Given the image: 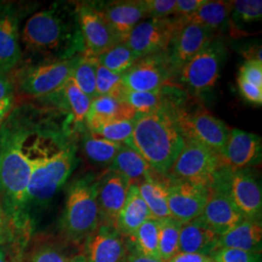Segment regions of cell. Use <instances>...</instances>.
<instances>
[{
	"instance_id": "obj_1",
	"label": "cell",
	"mask_w": 262,
	"mask_h": 262,
	"mask_svg": "<svg viewBox=\"0 0 262 262\" xmlns=\"http://www.w3.org/2000/svg\"><path fill=\"white\" fill-rule=\"evenodd\" d=\"M38 115L28 142L32 174L26 197L25 213L32 229L40 211L47 208L78 164L77 147L63 127Z\"/></svg>"
},
{
	"instance_id": "obj_2",
	"label": "cell",
	"mask_w": 262,
	"mask_h": 262,
	"mask_svg": "<svg viewBox=\"0 0 262 262\" xmlns=\"http://www.w3.org/2000/svg\"><path fill=\"white\" fill-rule=\"evenodd\" d=\"M39 110L20 105L13 108L0 126V203L12 227L30 231L25 204L32 174L29 138L37 122Z\"/></svg>"
},
{
	"instance_id": "obj_3",
	"label": "cell",
	"mask_w": 262,
	"mask_h": 262,
	"mask_svg": "<svg viewBox=\"0 0 262 262\" xmlns=\"http://www.w3.org/2000/svg\"><path fill=\"white\" fill-rule=\"evenodd\" d=\"M20 46L29 64L66 60L84 53L77 4L55 2L20 25Z\"/></svg>"
},
{
	"instance_id": "obj_4",
	"label": "cell",
	"mask_w": 262,
	"mask_h": 262,
	"mask_svg": "<svg viewBox=\"0 0 262 262\" xmlns=\"http://www.w3.org/2000/svg\"><path fill=\"white\" fill-rule=\"evenodd\" d=\"M176 110L178 109L137 114L132 135L124 144L138 152L161 175L168 173L185 144Z\"/></svg>"
},
{
	"instance_id": "obj_5",
	"label": "cell",
	"mask_w": 262,
	"mask_h": 262,
	"mask_svg": "<svg viewBox=\"0 0 262 262\" xmlns=\"http://www.w3.org/2000/svg\"><path fill=\"white\" fill-rule=\"evenodd\" d=\"M97 185L96 176L85 174L75 179L67 188L60 227L71 242H84L100 225Z\"/></svg>"
},
{
	"instance_id": "obj_6",
	"label": "cell",
	"mask_w": 262,
	"mask_h": 262,
	"mask_svg": "<svg viewBox=\"0 0 262 262\" xmlns=\"http://www.w3.org/2000/svg\"><path fill=\"white\" fill-rule=\"evenodd\" d=\"M225 42L219 35L178 71L179 81L192 94H201L215 88L226 58Z\"/></svg>"
},
{
	"instance_id": "obj_7",
	"label": "cell",
	"mask_w": 262,
	"mask_h": 262,
	"mask_svg": "<svg viewBox=\"0 0 262 262\" xmlns=\"http://www.w3.org/2000/svg\"><path fill=\"white\" fill-rule=\"evenodd\" d=\"M28 64L18 73V88L23 94L43 98L60 90L72 77L80 57Z\"/></svg>"
},
{
	"instance_id": "obj_8",
	"label": "cell",
	"mask_w": 262,
	"mask_h": 262,
	"mask_svg": "<svg viewBox=\"0 0 262 262\" xmlns=\"http://www.w3.org/2000/svg\"><path fill=\"white\" fill-rule=\"evenodd\" d=\"M223 166L225 164L220 155L196 142L185 140L183 149L166 176L209 187Z\"/></svg>"
},
{
	"instance_id": "obj_9",
	"label": "cell",
	"mask_w": 262,
	"mask_h": 262,
	"mask_svg": "<svg viewBox=\"0 0 262 262\" xmlns=\"http://www.w3.org/2000/svg\"><path fill=\"white\" fill-rule=\"evenodd\" d=\"M175 114L185 140L196 142L222 157L230 132L225 122L203 107L190 110L187 103Z\"/></svg>"
},
{
	"instance_id": "obj_10",
	"label": "cell",
	"mask_w": 262,
	"mask_h": 262,
	"mask_svg": "<svg viewBox=\"0 0 262 262\" xmlns=\"http://www.w3.org/2000/svg\"><path fill=\"white\" fill-rule=\"evenodd\" d=\"M214 182L224 187L245 220L261 222V187L249 169L231 170L223 166Z\"/></svg>"
},
{
	"instance_id": "obj_11",
	"label": "cell",
	"mask_w": 262,
	"mask_h": 262,
	"mask_svg": "<svg viewBox=\"0 0 262 262\" xmlns=\"http://www.w3.org/2000/svg\"><path fill=\"white\" fill-rule=\"evenodd\" d=\"M177 75L168 53H158L138 58L122 74V84L127 91L156 92Z\"/></svg>"
},
{
	"instance_id": "obj_12",
	"label": "cell",
	"mask_w": 262,
	"mask_h": 262,
	"mask_svg": "<svg viewBox=\"0 0 262 262\" xmlns=\"http://www.w3.org/2000/svg\"><path fill=\"white\" fill-rule=\"evenodd\" d=\"M182 21L179 17L143 19L131 30L124 41L140 57L168 51L176 30Z\"/></svg>"
},
{
	"instance_id": "obj_13",
	"label": "cell",
	"mask_w": 262,
	"mask_h": 262,
	"mask_svg": "<svg viewBox=\"0 0 262 262\" xmlns=\"http://www.w3.org/2000/svg\"><path fill=\"white\" fill-rule=\"evenodd\" d=\"M77 13L84 53L96 57L121 42L105 19L98 2L77 3Z\"/></svg>"
},
{
	"instance_id": "obj_14",
	"label": "cell",
	"mask_w": 262,
	"mask_h": 262,
	"mask_svg": "<svg viewBox=\"0 0 262 262\" xmlns=\"http://www.w3.org/2000/svg\"><path fill=\"white\" fill-rule=\"evenodd\" d=\"M24 9L16 3H0V72L7 74L23 59L19 29Z\"/></svg>"
},
{
	"instance_id": "obj_15",
	"label": "cell",
	"mask_w": 262,
	"mask_h": 262,
	"mask_svg": "<svg viewBox=\"0 0 262 262\" xmlns=\"http://www.w3.org/2000/svg\"><path fill=\"white\" fill-rule=\"evenodd\" d=\"M167 192L171 216L182 224H186L202 215L208 199L209 187L168 178Z\"/></svg>"
},
{
	"instance_id": "obj_16",
	"label": "cell",
	"mask_w": 262,
	"mask_h": 262,
	"mask_svg": "<svg viewBox=\"0 0 262 262\" xmlns=\"http://www.w3.org/2000/svg\"><path fill=\"white\" fill-rule=\"evenodd\" d=\"M181 21L182 24L172 38L167 51L169 58L177 71V74L182 66L196 56L219 35L211 28L202 25L189 21L186 23L182 19Z\"/></svg>"
},
{
	"instance_id": "obj_17",
	"label": "cell",
	"mask_w": 262,
	"mask_h": 262,
	"mask_svg": "<svg viewBox=\"0 0 262 262\" xmlns=\"http://www.w3.org/2000/svg\"><path fill=\"white\" fill-rule=\"evenodd\" d=\"M130 185L128 179L111 170L98 178L97 205L100 224L116 226Z\"/></svg>"
},
{
	"instance_id": "obj_18",
	"label": "cell",
	"mask_w": 262,
	"mask_h": 262,
	"mask_svg": "<svg viewBox=\"0 0 262 262\" xmlns=\"http://www.w3.org/2000/svg\"><path fill=\"white\" fill-rule=\"evenodd\" d=\"M200 216L220 237L245 220L224 187L215 182L209 187L206 205Z\"/></svg>"
},
{
	"instance_id": "obj_19",
	"label": "cell",
	"mask_w": 262,
	"mask_h": 262,
	"mask_svg": "<svg viewBox=\"0 0 262 262\" xmlns=\"http://www.w3.org/2000/svg\"><path fill=\"white\" fill-rule=\"evenodd\" d=\"M126 253L124 237L112 225L100 224L84 241L86 262H122Z\"/></svg>"
},
{
	"instance_id": "obj_20",
	"label": "cell",
	"mask_w": 262,
	"mask_h": 262,
	"mask_svg": "<svg viewBox=\"0 0 262 262\" xmlns=\"http://www.w3.org/2000/svg\"><path fill=\"white\" fill-rule=\"evenodd\" d=\"M105 19L121 42L143 19H148L145 0H119L98 2Z\"/></svg>"
},
{
	"instance_id": "obj_21",
	"label": "cell",
	"mask_w": 262,
	"mask_h": 262,
	"mask_svg": "<svg viewBox=\"0 0 262 262\" xmlns=\"http://www.w3.org/2000/svg\"><path fill=\"white\" fill-rule=\"evenodd\" d=\"M261 159V139L259 136L240 130L229 132L222 155L223 162L231 170L246 169L257 164Z\"/></svg>"
},
{
	"instance_id": "obj_22",
	"label": "cell",
	"mask_w": 262,
	"mask_h": 262,
	"mask_svg": "<svg viewBox=\"0 0 262 262\" xmlns=\"http://www.w3.org/2000/svg\"><path fill=\"white\" fill-rule=\"evenodd\" d=\"M220 236L207 225L201 216L182 224L179 253L209 255L219 248Z\"/></svg>"
},
{
	"instance_id": "obj_23",
	"label": "cell",
	"mask_w": 262,
	"mask_h": 262,
	"mask_svg": "<svg viewBox=\"0 0 262 262\" xmlns=\"http://www.w3.org/2000/svg\"><path fill=\"white\" fill-rule=\"evenodd\" d=\"M136 116V111L126 102L110 95H99L92 100L85 118V127L94 133L105 123L117 120H133Z\"/></svg>"
},
{
	"instance_id": "obj_24",
	"label": "cell",
	"mask_w": 262,
	"mask_h": 262,
	"mask_svg": "<svg viewBox=\"0 0 262 262\" xmlns=\"http://www.w3.org/2000/svg\"><path fill=\"white\" fill-rule=\"evenodd\" d=\"M150 217L152 216L147 204L141 196L138 185L136 183L131 184L124 205L117 219L116 229L122 237L128 238Z\"/></svg>"
},
{
	"instance_id": "obj_25",
	"label": "cell",
	"mask_w": 262,
	"mask_h": 262,
	"mask_svg": "<svg viewBox=\"0 0 262 262\" xmlns=\"http://www.w3.org/2000/svg\"><path fill=\"white\" fill-rule=\"evenodd\" d=\"M233 1H208L197 10L195 13L185 18H181L183 21L196 23L204 27L211 28L216 34L221 32H232L235 29L231 23V11Z\"/></svg>"
},
{
	"instance_id": "obj_26",
	"label": "cell",
	"mask_w": 262,
	"mask_h": 262,
	"mask_svg": "<svg viewBox=\"0 0 262 262\" xmlns=\"http://www.w3.org/2000/svg\"><path fill=\"white\" fill-rule=\"evenodd\" d=\"M141 196L150 210L151 216L157 220L170 217L168 208V178L156 171L137 183Z\"/></svg>"
},
{
	"instance_id": "obj_27",
	"label": "cell",
	"mask_w": 262,
	"mask_h": 262,
	"mask_svg": "<svg viewBox=\"0 0 262 262\" xmlns=\"http://www.w3.org/2000/svg\"><path fill=\"white\" fill-rule=\"evenodd\" d=\"M219 248L261 253V222L244 220L241 224L220 237Z\"/></svg>"
},
{
	"instance_id": "obj_28",
	"label": "cell",
	"mask_w": 262,
	"mask_h": 262,
	"mask_svg": "<svg viewBox=\"0 0 262 262\" xmlns=\"http://www.w3.org/2000/svg\"><path fill=\"white\" fill-rule=\"evenodd\" d=\"M159 220H147L134 234L124 238L128 253L160 259L159 250Z\"/></svg>"
},
{
	"instance_id": "obj_29",
	"label": "cell",
	"mask_w": 262,
	"mask_h": 262,
	"mask_svg": "<svg viewBox=\"0 0 262 262\" xmlns=\"http://www.w3.org/2000/svg\"><path fill=\"white\" fill-rule=\"evenodd\" d=\"M109 170L122 174L131 184L139 183L141 180L155 172L149 163L138 152L123 145L110 164Z\"/></svg>"
},
{
	"instance_id": "obj_30",
	"label": "cell",
	"mask_w": 262,
	"mask_h": 262,
	"mask_svg": "<svg viewBox=\"0 0 262 262\" xmlns=\"http://www.w3.org/2000/svg\"><path fill=\"white\" fill-rule=\"evenodd\" d=\"M124 144L101 138L85 130L83 133L82 146L84 155L98 165H110Z\"/></svg>"
},
{
	"instance_id": "obj_31",
	"label": "cell",
	"mask_w": 262,
	"mask_h": 262,
	"mask_svg": "<svg viewBox=\"0 0 262 262\" xmlns=\"http://www.w3.org/2000/svg\"><path fill=\"white\" fill-rule=\"evenodd\" d=\"M138 58L125 42H120L96 56L98 64L119 75L123 74Z\"/></svg>"
},
{
	"instance_id": "obj_32",
	"label": "cell",
	"mask_w": 262,
	"mask_h": 262,
	"mask_svg": "<svg viewBox=\"0 0 262 262\" xmlns=\"http://www.w3.org/2000/svg\"><path fill=\"white\" fill-rule=\"evenodd\" d=\"M182 223L172 216L159 220V250L160 260L167 262L179 253Z\"/></svg>"
},
{
	"instance_id": "obj_33",
	"label": "cell",
	"mask_w": 262,
	"mask_h": 262,
	"mask_svg": "<svg viewBox=\"0 0 262 262\" xmlns=\"http://www.w3.org/2000/svg\"><path fill=\"white\" fill-rule=\"evenodd\" d=\"M97 66L95 56L83 53L72 74V80L77 86L92 100L96 97Z\"/></svg>"
},
{
	"instance_id": "obj_34",
	"label": "cell",
	"mask_w": 262,
	"mask_h": 262,
	"mask_svg": "<svg viewBox=\"0 0 262 262\" xmlns=\"http://www.w3.org/2000/svg\"><path fill=\"white\" fill-rule=\"evenodd\" d=\"M261 16V0H236L232 3L230 19L234 29H238L241 25L258 21Z\"/></svg>"
},
{
	"instance_id": "obj_35",
	"label": "cell",
	"mask_w": 262,
	"mask_h": 262,
	"mask_svg": "<svg viewBox=\"0 0 262 262\" xmlns=\"http://www.w3.org/2000/svg\"><path fill=\"white\" fill-rule=\"evenodd\" d=\"M126 89L122 84V75L116 74L98 64L96 71V96L110 95L122 100ZM123 101V100H122Z\"/></svg>"
},
{
	"instance_id": "obj_36",
	"label": "cell",
	"mask_w": 262,
	"mask_h": 262,
	"mask_svg": "<svg viewBox=\"0 0 262 262\" xmlns=\"http://www.w3.org/2000/svg\"><path fill=\"white\" fill-rule=\"evenodd\" d=\"M136 118V117H135ZM133 120H117L113 122L105 123L101 127H99L93 134H95L101 138L107 140L125 144L132 135L134 127ZM92 133V132H91Z\"/></svg>"
},
{
	"instance_id": "obj_37",
	"label": "cell",
	"mask_w": 262,
	"mask_h": 262,
	"mask_svg": "<svg viewBox=\"0 0 262 262\" xmlns=\"http://www.w3.org/2000/svg\"><path fill=\"white\" fill-rule=\"evenodd\" d=\"M213 262H262L261 253H249L235 249L217 248L210 254Z\"/></svg>"
},
{
	"instance_id": "obj_38",
	"label": "cell",
	"mask_w": 262,
	"mask_h": 262,
	"mask_svg": "<svg viewBox=\"0 0 262 262\" xmlns=\"http://www.w3.org/2000/svg\"><path fill=\"white\" fill-rule=\"evenodd\" d=\"M148 17L164 19L174 16L176 0H145Z\"/></svg>"
},
{
	"instance_id": "obj_39",
	"label": "cell",
	"mask_w": 262,
	"mask_h": 262,
	"mask_svg": "<svg viewBox=\"0 0 262 262\" xmlns=\"http://www.w3.org/2000/svg\"><path fill=\"white\" fill-rule=\"evenodd\" d=\"M238 77L262 89V61L255 59L246 60L239 70Z\"/></svg>"
},
{
	"instance_id": "obj_40",
	"label": "cell",
	"mask_w": 262,
	"mask_h": 262,
	"mask_svg": "<svg viewBox=\"0 0 262 262\" xmlns=\"http://www.w3.org/2000/svg\"><path fill=\"white\" fill-rule=\"evenodd\" d=\"M69 259L60 249L54 246H44L33 254L30 262H68Z\"/></svg>"
},
{
	"instance_id": "obj_41",
	"label": "cell",
	"mask_w": 262,
	"mask_h": 262,
	"mask_svg": "<svg viewBox=\"0 0 262 262\" xmlns=\"http://www.w3.org/2000/svg\"><path fill=\"white\" fill-rule=\"evenodd\" d=\"M237 81H238L240 94H242V96L246 100H248L251 103L261 105L262 89L255 86L254 84L248 83L240 77H238Z\"/></svg>"
},
{
	"instance_id": "obj_42",
	"label": "cell",
	"mask_w": 262,
	"mask_h": 262,
	"mask_svg": "<svg viewBox=\"0 0 262 262\" xmlns=\"http://www.w3.org/2000/svg\"><path fill=\"white\" fill-rule=\"evenodd\" d=\"M205 2L206 0H176L174 16L181 18L190 16L191 14L195 13Z\"/></svg>"
},
{
	"instance_id": "obj_43",
	"label": "cell",
	"mask_w": 262,
	"mask_h": 262,
	"mask_svg": "<svg viewBox=\"0 0 262 262\" xmlns=\"http://www.w3.org/2000/svg\"><path fill=\"white\" fill-rule=\"evenodd\" d=\"M15 86L8 76L0 72V101L14 98Z\"/></svg>"
},
{
	"instance_id": "obj_44",
	"label": "cell",
	"mask_w": 262,
	"mask_h": 262,
	"mask_svg": "<svg viewBox=\"0 0 262 262\" xmlns=\"http://www.w3.org/2000/svg\"><path fill=\"white\" fill-rule=\"evenodd\" d=\"M167 262H213L209 255L198 253H178Z\"/></svg>"
},
{
	"instance_id": "obj_45",
	"label": "cell",
	"mask_w": 262,
	"mask_h": 262,
	"mask_svg": "<svg viewBox=\"0 0 262 262\" xmlns=\"http://www.w3.org/2000/svg\"><path fill=\"white\" fill-rule=\"evenodd\" d=\"M10 227L11 225L0 203V245L7 242V240L9 239L10 234H11Z\"/></svg>"
},
{
	"instance_id": "obj_46",
	"label": "cell",
	"mask_w": 262,
	"mask_h": 262,
	"mask_svg": "<svg viewBox=\"0 0 262 262\" xmlns=\"http://www.w3.org/2000/svg\"><path fill=\"white\" fill-rule=\"evenodd\" d=\"M14 108V98L0 101V126L5 122L10 112Z\"/></svg>"
},
{
	"instance_id": "obj_47",
	"label": "cell",
	"mask_w": 262,
	"mask_h": 262,
	"mask_svg": "<svg viewBox=\"0 0 262 262\" xmlns=\"http://www.w3.org/2000/svg\"><path fill=\"white\" fill-rule=\"evenodd\" d=\"M122 262H163L160 259H155V258H150V257H146V256H142L136 253H126L124 259Z\"/></svg>"
},
{
	"instance_id": "obj_48",
	"label": "cell",
	"mask_w": 262,
	"mask_h": 262,
	"mask_svg": "<svg viewBox=\"0 0 262 262\" xmlns=\"http://www.w3.org/2000/svg\"><path fill=\"white\" fill-rule=\"evenodd\" d=\"M68 262H86L84 254H78L73 257H71Z\"/></svg>"
},
{
	"instance_id": "obj_49",
	"label": "cell",
	"mask_w": 262,
	"mask_h": 262,
	"mask_svg": "<svg viewBox=\"0 0 262 262\" xmlns=\"http://www.w3.org/2000/svg\"><path fill=\"white\" fill-rule=\"evenodd\" d=\"M0 262H7L5 252H4V250L1 247H0Z\"/></svg>"
}]
</instances>
